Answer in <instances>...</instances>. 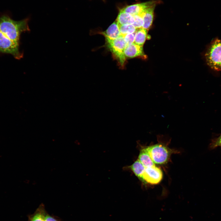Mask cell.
<instances>
[{
  "label": "cell",
  "mask_w": 221,
  "mask_h": 221,
  "mask_svg": "<svg viewBox=\"0 0 221 221\" xmlns=\"http://www.w3.org/2000/svg\"><path fill=\"white\" fill-rule=\"evenodd\" d=\"M126 57L133 58L137 57L145 58L142 46L138 45L134 43L127 45L124 50Z\"/></svg>",
  "instance_id": "obj_7"
},
{
  "label": "cell",
  "mask_w": 221,
  "mask_h": 221,
  "mask_svg": "<svg viewBox=\"0 0 221 221\" xmlns=\"http://www.w3.org/2000/svg\"><path fill=\"white\" fill-rule=\"evenodd\" d=\"M152 160L155 164H163L169 160L173 151L164 143L157 144L145 147Z\"/></svg>",
  "instance_id": "obj_3"
},
{
  "label": "cell",
  "mask_w": 221,
  "mask_h": 221,
  "mask_svg": "<svg viewBox=\"0 0 221 221\" xmlns=\"http://www.w3.org/2000/svg\"><path fill=\"white\" fill-rule=\"evenodd\" d=\"M155 6L149 7L142 13L143 20V24L142 28L148 30L151 27L153 21Z\"/></svg>",
  "instance_id": "obj_9"
},
{
  "label": "cell",
  "mask_w": 221,
  "mask_h": 221,
  "mask_svg": "<svg viewBox=\"0 0 221 221\" xmlns=\"http://www.w3.org/2000/svg\"><path fill=\"white\" fill-rule=\"evenodd\" d=\"M134 20L133 25L137 29L142 28L143 24V20L142 13L133 15Z\"/></svg>",
  "instance_id": "obj_16"
},
{
  "label": "cell",
  "mask_w": 221,
  "mask_h": 221,
  "mask_svg": "<svg viewBox=\"0 0 221 221\" xmlns=\"http://www.w3.org/2000/svg\"><path fill=\"white\" fill-rule=\"evenodd\" d=\"M29 20V18L16 21L7 16L0 17V52L10 54L16 59L22 58L19 48L20 36L30 31Z\"/></svg>",
  "instance_id": "obj_1"
},
{
  "label": "cell",
  "mask_w": 221,
  "mask_h": 221,
  "mask_svg": "<svg viewBox=\"0 0 221 221\" xmlns=\"http://www.w3.org/2000/svg\"><path fill=\"white\" fill-rule=\"evenodd\" d=\"M218 146L221 147V134L218 138L212 141L209 147L211 149H213Z\"/></svg>",
  "instance_id": "obj_18"
},
{
  "label": "cell",
  "mask_w": 221,
  "mask_h": 221,
  "mask_svg": "<svg viewBox=\"0 0 221 221\" xmlns=\"http://www.w3.org/2000/svg\"><path fill=\"white\" fill-rule=\"evenodd\" d=\"M101 33L105 37L106 40H114L120 35L119 25L116 20L105 31Z\"/></svg>",
  "instance_id": "obj_8"
},
{
  "label": "cell",
  "mask_w": 221,
  "mask_h": 221,
  "mask_svg": "<svg viewBox=\"0 0 221 221\" xmlns=\"http://www.w3.org/2000/svg\"><path fill=\"white\" fill-rule=\"evenodd\" d=\"M130 168L137 176L142 179L146 168L138 159L130 166Z\"/></svg>",
  "instance_id": "obj_14"
},
{
  "label": "cell",
  "mask_w": 221,
  "mask_h": 221,
  "mask_svg": "<svg viewBox=\"0 0 221 221\" xmlns=\"http://www.w3.org/2000/svg\"><path fill=\"white\" fill-rule=\"evenodd\" d=\"M46 212L44 204L41 203L33 214L28 215V221H45Z\"/></svg>",
  "instance_id": "obj_10"
},
{
  "label": "cell",
  "mask_w": 221,
  "mask_h": 221,
  "mask_svg": "<svg viewBox=\"0 0 221 221\" xmlns=\"http://www.w3.org/2000/svg\"><path fill=\"white\" fill-rule=\"evenodd\" d=\"M163 177L161 170L155 166L145 168L142 178L143 181L151 184H157L161 180Z\"/></svg>",
  "instance_id": "obj_5"
},
{
  "label": "cell",
  "mask_w": 221,
  "mask_h": 221,
  "mask_svg": "<svg viewBox=\"0 0 221 221\" xmlns=\"http://www.w3.org/2000/svg\"><path fill=\"white\" fill-rule=\"evenodd\" d=\"M107 46L113 56L122 67H123L126 62L124 50L127 45L123 36L120 35L113 40H106Z\"/></svg>",
  "instance_id": "obj_4"
},
{
  "label": "cell",
  "mask_w": 221,
  "mask_h": 221,
  "mask_svg": "<svg viewBox=\"0 0 221 221\" xmlns=\"http://www.w3.org/2000/svg\"><path fill=\"white\" fill-rule=\"evenodd\" d=\"M116 21L119 25L130 24L133 25L134 20L133 15L120 10Z\"/></svg>",
  "instance_id": "obj_12"
},
{
  "label": "cell",
  "mask_w": 221,
  "mask_h": 221,
  "mask_svg": "<svg viewBox=\"0 0 221 221\" xmlns=\"http://www.w3.org/2000/svg\"><path fill=\"white\" fill-rule=\"evenodd\" d=\"M206 63L212 69L221 71V40H213L208 47L205 54Z\"/></svg>",
  "instance_id": "obj_2"
},
{
  "label": "cell",
  "mask_w": 221,
  "mask_h": 221,
  "mask_svg": "<svg viewBox=\"0 0 221 221\" xmlns=\"http://www.w3.org/2000/svg\"><path fill=\"white\" fill-rule=\"evenodd\" d=\"M135 32L128 34L123 36L124 40L127 45L131 44L134 42Z\"/></svg>",
  "instance_id": "obj_17"
},
{
  "label": "cell",
  "mask_w": 221,
  "mask_h": 221,
  "mask_svg": "<svg viewBox=\"0 0 221 221\" xmlns=\"http://www.w3.org/2000/svg\"><path fill=\"white\" fill-rule=\"evenodd\" d=\"M103 0L104 1V0Z\"/></svg>",
  "instance_id": "obj_20"
},
{
  "label": "cell",
  "mask_w": 221,
  "mask_h": 221,
  "mask_svg": "<svg viewBox=\"0 0 221 221\" xmlns=\"http://www.w3.org/2000/svg\"><path fill=\"white\" fill-rule=\"evenodd\" d=\"M148 30L143 28L137 29L135 32L134 43L142 46L148 37Z\"/></svg>",
  "instance_id": "obj_13"
},
{
  "label": "cell",
  "mask_w": 221,
  "mask_h": 221,
  "mask_svg": "<svg viewBox=\"0 0 221 221\" xmlns=\"http://www.w3.org/2000/svg\"><path fill=\"white\" fill-rule=\"evenodd\" d=\"M160 1H151L146 2L127 6L121 9L132 15L143 12L148 8L160 3Z\"/></svg>",
  "instance_id": "obj_6"
},
{
  "label": "cell",
  "mask_w": 221,
  "mask_h": 221,
  "mask_svg": "<svg viewBox=\"0 0 221 221\" xmlns=\"http://www.w3.org/2000/svg\"><path fill=\"white\" fill-rule=\"evenodd\" d=\"M121 35L123 36L128 34L136 32L137 29L132 24L119 25Z\"/></svg>",
  "instance_id": "obj_15"
},
{
  "label": "cell",
  "mask_w": 221,
  "mask_h": 221,
  "mask_svg": "<svg viewBox=\"0 0 221 221\" xmlns=\"http://www.w3.org/2000/svg\"><path fill=\"white\" fill-rule=\"evenodd\" d=\"M138 159L146 168L155 166L145 147L141 150Z\"/></svg>",
  "instance_id": "obj_11"
},
{
  "label": "cell",
  "mask_w": 221,
  "mask_h": 221,
  "mask_svg": "<svg viewBox=\"0 0 221 221\" xmlns=\"http://www.w3.org/2000/svg\"><path fill=\"white\" fill-rule=\"evenodd\" d=\"M45 221H63L59 217L51 215L47 211L45 217Z\"/></svg>",
  "instance_id": "obj_19"
}]
</instances>
